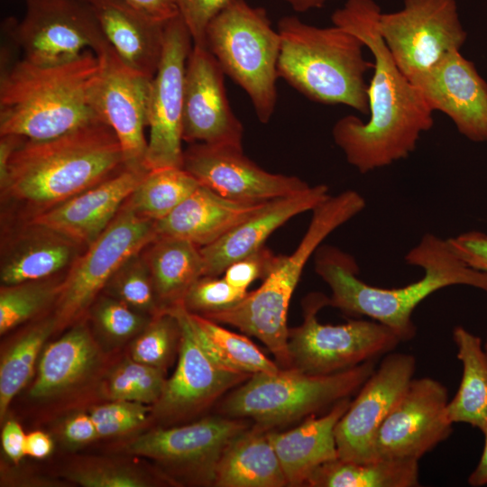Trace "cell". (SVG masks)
I'll list each match as a JSON object with an SVG mask.
<instances>
[{
	"mask_svg": "<svg viewBox=\"0 0 487 487\" xmlns=\"http://www.w3.org/2000/svg\"><path fill=\"white\" fill-rule=\"evenodd\" d=\"M381 12L374 0H346L331 15L334 25L363 41L374 61L367 89V122L348 115L338 119L332 129L335 144L361 173L407 158L421 134L434 125V112L398 68L379 33Z\"/></svg>",
	"mask_w": 487,
	"mask_h": 487,
	"instance_id": "1",
	"label": "cell"
},
{
	"mask_svg": "<svg viewBox=\"0 0 487 487\" xmlns=\"http://www.w3.org/2000/svg\"><path fill=\"white\" fill-rule=\"evenodd\" d=\"M124 168L120 142L101 120L48 140L24 139L0 181L2 224L27 222Z\"/></svg>",
	"mask_w": 487,
	"mask_h": 487,
	"instance_id": "2",
	"label": "cell"
},
{
	"mask_svg": "<svg viewBox=\"0 0 487 487\" xmlns=\"http://www.w3.org/2000/svg\"><path fill=\"white\" fill-rule=\"evenodd\" d=\"M409 265L422 268L421 279L400 288L371 286L358 277L355 260L334 246L316 251V272L329 286V306L348 315L365 316L380 322L400 342L413 339L417 326L415 308L434 292L454 285H465L487 292V272L464 263L447 239L427 233L404 257Z\"/></svg>",
	"mask_w": 487,
	"mask_h": 487,
	"instance_id": "3",
	"label": "cell"
},
{
	"mask_svg": "<svg viewBox=\"0 0 487 487\" xmlns=\"http://www.w3.org/2000/svg\"><path fill=\"white\" fill-rule=\"evenodd\" d=\"M99 67L98 57L90 51L55 65L23 59L4 63L0 135L48 140L101 120L88 102L89 87Z\"/></svg>",
	"mask_w": 487,
	"mask_h": 487,
	"instance_id": "4",
	"label": "cell"
},
{
	"mask_svg": "<svg viewBox=\"0 0 487 487\" xmlns=\"http://www.w3.org/2000/svg\"><path fill=\"white\" fill-rule=\"evenodd\" d=\"M278 76L307 98L324 105H345L368 115V84L372 67L364 44L353 33L332 25L317 27L296 15L280 19Z\"/></svg>",
	"mask_w": 487,
	"mask_h": 487,
	"instance_id": "5",
	"label": "cell"
},
{
	"mask_svg": "<svg viewBox=\"0 0 487 487\" xmlns=\"http://www.w3.org/2000/svg\"><path fill=\"white\" fill-rule=\"evenodd\" d=\"M364 207L365 199L357 191L330 195L312 210L309 225L295 251L280 257L257 289L248 292L236 305L205 317L256 337L280 368H289L288 310L303 269L322 242Z\"/></svg>",
	"mask_w": 487,
	"mask_h": 487,
	"instance_id": "6",
	"label": "cell"
},
{
	"mask_svg": "<svg viewBox=\"0 0 487 487\" xmlns=\"http://www.w3.org/2000/svg\"><path fill=\"white\" fill-rule=\"evenodd\" d=\"M376 368L367 361L339 372L317 375L294 368L251 375L220 403L224 416L251 418L268 429L334 406L359 391Z\"/></svg>",
	"mask_w": 487,
	"mask_h": 487,
	"instance_id": "7",
	"label": "cell"
},
{
	"mask_svg": "<svg viewBox=\"0 0 487 487\" xmlns=\"http://www.w3.org/2000/svg\"><path fill=\"white\" fill-rule=\"evenodd\" d=\"M206 46L246 92L259 121L268 123L277 101L280 36L265 9L245 0L228 1L208 23Z\"/></svg>",
	"mask_w": 487,
	"mask_h": 487,
	"instance_id": "8",
	"label": "cell"
},
{
	"mask_svg": "<svg viewBox=\"0 0 487 487\" xmlns=\"http://www.w3.org/2000/svg\"><path fill=\"white\" fill-rule=\"evenodd\" d=\"M326 306L329 298L323 293H310L304 299L303 322L289 328L290 368L310 374H332L385 355L400 343L391 329L372 319L322 324L317 313Z\"/></svg>",
	"mask_w": 487,
	"mask_h": 487,
	"instance_id": "9",
	"label": "cell"
},
{
	"mask_svg": "<svg viewBox=\"0 0 487 487\" xmlns=\"http://www.w3.org/2000/svg\"><path fill=\"white\" fill-rule=\"evenodd\" d=\"M158 236L155 222L133 214L124 204L101 235L74 261L55 301L57 327L78 321L131 255Z\"/></svg>",
	"mask_w": 487,
	"mask_h": 487,
	"instance_id": "10",
	"label": "cell"
},
{
	"mask_svg": "<svg viewBox=\"0 0 487 487\" xmlns=\"http://www.w3.org/2000/svg\"><path fill=\"white\" fill-rule=\"evenodd\" d=\"M377 28L400 71L412 81L447 54L461 51L467 33L455 0H403L381 12Z\"/></svg>",
	"mask_w": 487,
	"mask_h": 487,
	"instance_id": "11",
	"label": "cell"
},
{
	"mask_svg": "<svg viewBox=\"0 0 487 487\" xmlns=\"http://www.w3.org/2000/svg\"><path fill=\"white\" fill-rule=\"evenodd\" d=\"M10 33L23 59L40 65L65 63L88 51L99 55L110 46L87 0H26Z\"/></svg>",
	"mask_w": 487,
	"mask_h": 487,
	"instance_id": "12",
	"label": "cell"
},
{
	"mask_svg": "<svg viewBox=\"0 0 487 487\" xmlns=\"http://www.w3.org/2000/svg\"><path fill=\"white\" fill-rule=\"evenodd\" d=\"M192 46L191 35L180 15L168 21L161 62L150 91L149 137L145 155L147 170L182 168L184 80Z\"/></svg>",
	"mask_w": 487,
	"mask_h": 487,
	"instance_id": "13",
	"label": "cell"
},
{
	"mask_svg": "<svg viewBox=\"0 0 487 487\" xmlns=\"http://www.w3.org/2000/svg\"><path fill=\"white\" fill-rule=\"evenodd\" d=\"M96 56L100 67L89 87V105L115 132L122 147L124 167L148 171L145 128L152 78L124 63L111 45Z\"/></svg>",
	"mask_w": 487,
	"mask_h": 487,
	"instance_id": "14",
	"label": "cell"
},
{
	"mask_svg": "<svg viewBox=\"0 0 487 487\" xmlns=\"http://www.w3.org/2000/svg\"><path fill=\"white\" fill-rule=\"evenodd\" d=\"M448 390L431 377L412 379L380 426L372 443V460H419L453 432L447 415Z\"/></svg>",
	"mask_w": 487,
	"mask_h": 487,
	"instance_id": "15",
	"label": "cell"
},
{
	"mask_svg": "<svg viewBox=\"0 0 487 487\" xmlns=\"http://www.w3.org/2000/svg\"><path fill=\"white\" fill-rule=\"evenodd\" d=\"M415 371L412 354L393 351L385 354L335 425L339 459L357 463L372 460L375 435Z\"/></svg>",
	"mask_w": 487,
	"mask_h": 487,
	"instance_id": "16",
	"label": "cell"
},
{
	"mask_svg": "<svg viewBox=\"0 0 487 487\" xmlns=\"http://www.w3.org/2000/svg\"><path fill=\"white\" fill-rule=\"evenodd\" d=\"M182 168L200 185L237 201L267 202L310 187L298 177L266 171L235 146L190 143Z\"/></svg>",
	"mask_w": 487,
	"mask_h": 487,
	"instance_id": "17",
	"label": "cell"
},
{
	"mask_svg": "<svg viewBox=\"0 0 487 487\" xmlns=\"http://www.w3.org/2000/svg\"><path fill=\"white\" fill-rule=\"evenodd\" d=\"M224 75L210 51L193 44L184 80L183 141L243 148L244 126L230 106Z\"/></svg>",
	"mask_w": 487,
	"mask_h": 487,
	"instance_id": "18",
	"label": "cell"
},
{
	"mask_svg": "<svg viewBox=\"0 0 487 487\" xmlns=\"http://www.w3.org/2000/svg\"><path fill=\"white\" fill-rule=\"evenodd\" d=\"M171 311L180 326L179 361L172 376L155 403L161 417H179L199 410L221 398L251 375L225 368L215 363L203 350L183 306Z\"/></svg>",
	"mask_w": 487,
	"mask_h": 487,
	"instance_id": "19",
	"label": "cell"
},
{
	"mask_svg": "<svg viewBox=\"0 0 487 487\" xmlns=\"http://www.w3.org/2000/svg\"><path fill=\"white\" fill-rule=\"evenodd\" d=\"M432 111H440L473 142L487 143V82L460 51L411 81Z\"/></svg>",
	"mask_w": 487,
	"mask_h": 487,
	"instance_id": "20",
	"label": "cell"
},
{
	"mask_svg": "<svg viewBox=\"0 0 487 487\" xmlns=\"http://www.w3.org/2000/svg\"><path fill=\"white\" fill-rule=\"evenodd\" d=\"M249 427L246 418L208 417L189 425L148 432L130 443L128 450L166 464L198 467L213 483L224 450Z\"/></svg>",
	"mask_w": 487,
	"mask_h": 487,
	"instance_id": "21",
	"label": "cell"
},
{
	"mask_svg": "<svg viewBox=\"0 0 487 487\" xmlns=\"http://www.w3.org/2000/svg\"><path fill=\"white\" fill-rule=\"evenodd\" d=\"M86 249L80 244L33 222L2 226V285L56 277L68 271Z\"/></svg>",
	"mask_w": 487,
	"mask_h": 487,
	"instance_id": "22",
	"label": "cell"
},
{
	"mask_svg": "<svg viewBox=\"0 0 487 487\" xmlns=\"http://www.w3.org/2000/svg\"><path fill=\"white\" fill-rule=\"evenodd\" d=\"M146 172L124 167L29 221L55 230L87 248L111 224Z\"/></svg>",
	"mask_w": 487,
	"mask_h": 487,
	"instance_id": "23",
	"label": "cell"
},
{
	"mask_svg": "<svg viewBox=\"0 0 487 487\" xmlns=\"http://www.w3.org/2000/svg\"><path fill=\"white\" fill-rule=\"evenodd\" d=\"M324 184L288 197L268 201L262 208L217 241L200 247L204 276H219L234 262L257 251L267 238L291 217L312 211L330 194Z\"/></svg>",
	"mask_w": 487,
	"mask_h": 487,
	"instance_id": "24",
	"label": "cell"
},
{
	"mask_svg": "<svg viewBox=\"0 0 487 487\" xmlns=\"http://www.w3.org/2000/svg\"><path fill=\"white\" fill-rule=\"evenodd\" d=\"M92 6L105 37L122 60L153 78L161 62L165 26L126 0H87Z\"/></svg>",
	"mask_w": 487,
	"mask_h": 487,
	"instance_id": "25",
	"label": "cell"
},
{
	"mask_svg": "<svg viewBox=\"0 0 487 487\" xmlns=\"http://www.w3.org/2000/svg\"><path fill=\"white\" fill-rule=\"evenodd\" d=\"M267 202L229 199L199 185L171 213L155 222L156 231L158 236L180 238L204 247L223 237Z\"/></svg>",
	"mask_w": 487,
	"mask_h": 487,
	"instance_id": "26",
	"label": "cell"
},
{
	"mask_svg": "<svg viewBox=\"0 0 487 487\" xmlns=\"http://www.w3.org/2000/svg\"><path fill=\"white\" fill-rule=\"evenodd\" d=\"M350 402V397L345 398L324 415L309 416L292 429L269 431L288 485H307L317 468L338 458L335 427Z\"/></svg>",
	"mask_w": 487,
	"mask_h": 487,
	"instance_id": "27",
	"label": "cell"
},
{
	"mask_svg": "<svg viewBox=\"0 0 487 487\" xmlns=\"http://www.w3.org/2000/svg\"><path fill=\"white\" fill-rule=\"evenodd\" d=\"M268 429L255 424L233 439L215 469L217 487L288 486Z\"/></svg>",
	"mask_w": 487,
	"mask_h": 487,
	"instance_id": "28",
	"label": "cell"
},
{
	"mask_svg": "<svg viewBox=\"0 0 487 487\" xmlns=\"http://www.w3.org/2000/svg\"><path fill=\"white\" fill-rule=\"evenodd\" d=\"M141 254L162 312L182 306L188 289L205 274L200 247L184 239L157 236Z\"/></svg>",
	"mask_w": 487,
	"mask_h": 487,
	"instance_id": "29",
	"label": "cell"
},
{
	"mask_svg": "<svg viewBox=\"0 0 487 487\" xmlns=\"http://www.w3.org/2000/svg\"><path fill=\"white\" fill-rule=\"evenodd\" d=\"M98 361L96 344L86 325L73 326L43 350L31 397L43 399L63 392L88 375Z\"/></svg>",
	"mask_w": 487,
	"mask_h": 487,
	"instance_id": "30",
	"label": "cell"
},
{
	"mask_svg": "<svg viewBox=\"0 0 487 487\" xmlns=\"http://www.w3.org/2000/svg\"><path fill=\"white\" fill-rule=\"evenodd\" d=\"M452 335L463 372L447 415L453 423L481 429L487 421V354L481 337L464 326H455Z\"/></svg>",
	"mask_w": 487,
	"mask_h": 487,
	"instance_id": "31",
	"label": "cell"
},
{
	"mask_svg": "<svg viewBox=\"0 0 487 487\" xmlns=\"http://www.w3.org/2000/svg\"><path fill=\"white\" fill-rule=\"evenodd\" d=\"M418 460L380 458L357 463L339 458L317 468L308 481L311 487H417Z\"/></svg>",
	"mask_w": 487,
	"mask_h": 487,
	"instance_id": "32",
	"label": "cell"
},
{
	"mask_svg": "<svg viewBox=\"0 0 487 487\" xmlns=\"http://www.w3.org/2000/svg\"><path fill=\"white\" fill-rule=\"evenodd\" d=\"M188 313L198 343L217 364L249 375L280 369L247 336L234 333L203 316Z\"/></svg>",
	"mask_w": 487,
	"mask_h": 487,
	"instance_id": "33",
	"label": "cell"
},
{
	"mask_svg": "<svg viewBox=\"0 0 487 487\" xmlns=\"http://www.w3.org/2000/svg\"><path fill=\"white\" fill-rule=\"evenodd\" d=\"M199 185L188 171L180 167L151 170L124 205L137 216L157 222L171 213Z\"/></svg>",
	"mask_w": 487,
	"mask_h": 487,
	"instance_id": "34",
	"label": "cell"
},
{
	"mask_svg": "<svg viewBox=\"0 0 487 487\" xmlns=\"http://www.w3.org/2000/svg\"><path fill=\"white\" fill-rule=\"evenodd\" d=\"M55 328L54 317L40 321L19 337L3 357L0 365L1 419L14 396L31 379L41 349Z\"/></svg>",
	"mask_w": 487,
	"mask_h": 487,
	"instance_id": "35",
	"label": "cell"
},
{
	"mask_svg": "<svg viewBox=\"0 0 487 487\" xmlns=\"http://www.w3.org/2000/svg\"><path fill=\"white\" fill-rule=\"evenodd\" d=\"M62 280L52 277L2 285L0 290V334L28 321L56 301Z\"/></svg>",
	"mask_w": 487,
	"mask_h": 487,
	"instance_id": "36",
	"label": "cell"
},
{
	"mask_svg": "<svg viewBox=\"0 0 487 487\" xmlns=\"http://www.w3.org/2000/svg\"><path fill=\"white\" fill-rule=\"evenodd\" d=\"M134 310L155 317L161 313L149 269L141 252L127 258L113 274L106 288Z\"/></svg>",
	"mask_w": 487,
	"mask_h": 487,
	"instance_id": "37",
	"label": "cell"
},
{
	"mask_svg": "<svg viewBox=\"0 0 487 487\" xmlns=\"http://www.w3.org/2000/svg\"><path fill=\"white\" fill-rule=\"evenodd\" d=\"M180 342V326L171 311H163L143 328L132 348L133 361L163 369Z\"/></svg>",
	"mask_w": 487,
	"mask_h": 487,
	"instance_id": "38",
	"label": "cell"
},
{
	"mask_svg": "<svg viewBox=\"0 0 487 487\" xmlns=\"http://www.w3.org/2000/svg\"><path fill=\"white\" fill-rule=\"evenodd\" d=\"M217 277L202 276L193 283L182 301L188 312L207 316L236 305L248 294Z\"/></svg>",
	"mask_w": 487,
	"mask_h": 487,
	"instance_id": "39",
	"label": "cell"
},
{
	"mask_svg": "<svg viewBox=\"0 0 487 487\" xmlns=\"http://www.w3.org/2000/svg\"><path fill=\"white\" fill-rule=\"evenodd\" d=\"M230 0H173L193 44L206 46V30L213 16ZM294 11L305 13L323 7L327 0H280ZM207 47V46H206Z\"/></svg>",
	"mask_w": 487,
	"mask_h": 487,
	"instance_id": "40",
	"label": "cell"
},
{
	"mask_svg": "<svg viewBox=\"0 0 487 487\" xmlns=\"http://www.w3.org/2000/svg\"><path fill=\"white\" fill-rule=\"evenodd\" d=\"M114 400L96 407L90 413L99 436H117L136 428L146 420L151 409L138 401Z\"/></svg>",
	"mask_w": 487,
	"mask_h": 487,
	"instance_id": "41",
	"label": "cell"
},
{
	"mask_svg": "<svg viewBox=\"0 0 487 487\" xmlns=\"http://www.w3.org/2000/svg\"><path fill=\"white\" fill-rule=\"evenodd\" d=\"M93 317L106 335L118 340L128 338L147 326L138 311L111 296L98 300Z\"/></svg>",
	"mask_w": 487,
	"mask_h": 487,
	"instance_id": "42",
	"label": "cell"
},
{
	"mask_svg": "<svg viewBox=\"0 0 487 487\" xmlns=\"http://www.w3.org/2000/svg\"><path fill=\"white\" fill-rule=\"evenodd\" d=\"M67 477L84 487H143L149 482L138 472L110 464H88L76 467Z\"/></svg>",
	"mask_w": 487,
	"mask_h": 487,
	"instance_id": "43",
	"label": "cell"
},
{
	"mask_svg": "<svg viewBox=\"0 0 487 487\" xmlns=\"http://www.w3.org/2000/svg\"><path fill=\"white\" fill-rule=\"evenodd\" d=\"M281 255L274 254L269 248L262 246L247 256L231 263L224 271L223 278L234 288L247 290L256 280H264Z\"/></svg>",
	"mask_w": 487,
	"mask_h": 487,
	"instance_id": "44",
	"label": "cell"
},
{
	"mask_svg": "<svg viewBox=\"0 0 487 487\" xmlns=\"http://www.w3.org/2000/svg\"><path fill=\"white\" fill-rule=\"evenodd\" d=\"M454 253L468 266L487 272V234L472 230L447 239Z\"/></svg>",
	"mask_w": 487,
	"mask_h": 487,
	"instance_id": "45",
	"label": "cell"
},
{
	"mask_svg": "<svg viewBox=\"0 0 487 487\" xmlns=\"http://www.w3.org/2000/svg\"><path fill=\"white\" fill-rule=\"evenodd\" d=\"M63 435L73 445L86 444L99 436L91 416L86 414L69 418L64 426Z\"/></svg>",
	"mask_w": 487,
	"mask_h": 487,
	"instance_id": "46",
	"label": "cell"
},
{
	"mask_svg": "<svg viewBox=\"0 0 487 487\" xmlns=\"http://www.w3.org/2000/svg\"><path fill=\"white\" fill-rule=\"evenodd\" d=\"M26 435L20 424L14 420L7 421L1 434L2 447L5 455L18 463L25 455Z\"/></svg>",
	"mask_w": 487,
	"mask_h": 487,
	"instance_id": "47",
	"label": "cell"
},
{
	"mask_svg": "<svg viewBox=\"0 0 487 487\" xmlns=\"http://www.w3.org/2000/svg\"><path fill=\"white\" fill-rule=\"evenodd\" d=\"M140 12L161 22H168L179 15L173 0H126Z\"/></svg>",
	"mask_w": 487,
	"mask_h": 487,
	"instance_id": "48",
	"label": "cell"
},
{
	"mask_svg": "<svg viewBox=\"0 0 487 487\" xmlns=\"http://www.w3.org/2000/svg\"><path fill=\"white\" fill-rule=\"evenodd\" d=\"M53 448L51 438L42 431H33L26 435L25 455L34 458L48 456Z\"/></svg>",
	"mask_w": 487,
	"mask_h": 487,
	"instance_id": "49",
	"label": "cell"
},
{
	"mask_svg": "<svg viewBox=\"0 0 487 487\" xmlns=\"http://www.w3.org/2000/svg\"><path fill=\"white\" fill-rule=\"evenodd\" d=\"M484 436V445L481 458L474 470L468 477V483L473 487L487 485V421L480 429Z\"/></svg>",
	"mask_w": 487,
	"mask_h": 487,
	"instance_id": "50",
	"label": "cell"
},
{
	"mask_svg": "<svg viewBox=\"0 0 487 487\" xmlns=\"http://www.w3.org/2000/svg\"><path fill=\"white\" fill-rule=\"evenodd\" d=\"M483 348H484L485 353L487 354V335H486L485 341L483 342Z\"/></svg>",
	"mask_w": 487,
	"mask_h": 487,
	"instance_id": "51",
	"label": "cell"
},
{
	"mask_svg": "<svg viewBox=\"0 0 487 487\" xmlns=\"http://www.w3.org/2000/svg\"><path fill=\"white\" fill-rule=\"evenodd\" d=\"M328 1V0H327Z\"/></svg>",
	"mask_w": 487,
	"mask_h": 487,
	"instance_id": "52",
	"label": "cell"
}]
</instances>
